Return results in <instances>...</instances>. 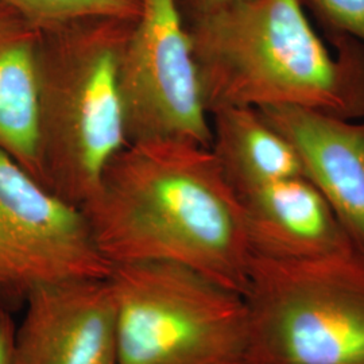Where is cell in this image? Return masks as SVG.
I'll use <instances>...</instances> for the list:
<instances>
[{
    "label": "cell",
    "instance_id": "obj_1",
    "mask_svg": "<svg viewBox=\"0 0 364 364\" xmlns=\"http://www.w3.org/2000/svg\"><path fill=\"white\" fill-rule=\"evenodd\" d=\"M81 209L112 267L173 263L245 293L254 255L246 218L210 147L129 144Z\"/></svg>",
    "mask_w": 364,
    "mask_h": 364
},
{
    "label": "cell",
    "instance_id": "obj_2",
    "mask_svg": "<svg viewBox=\"0 0 364 364\" xmlns=\"http://www.w3.org/2000/svg\"><path fill=\"white\" fill-rule=\"evenodd\" d=\"M186 25L209 115L291 105L364 119V43L329 36L331 52L301 0H242Z\"/></svg>",
    "mask_w": 364,
    "mask_h": 364
},
{
    "label": "cell",
    "instance_id": "obj_3",
    "mask_svg": "<svg viewBox=\"0 0 364 364\" xmlns=\"http://www.w3.org/2000/svg\"><path fill=\"white\" fill-rule=\"evenodd\" d=\"M134 22L99 16L41 31L38 180L80 208L130 144L120 61Z\"/></svg>",
    "mask_w": 364,
    "mask_h": 364
},
{
    "label": "cell",
    "instance_id": "obj_4",
    "mask_svg": "<svg viewBox=\"0 0 364 364\" xmlns=\"http://www.w3.org/2000/svg\"><path fill=\"white\" fill-rule=\"evenodd\" d=\"M248 364H364V258L252 255Z\"/></svg>",
    "mask_w": 364,
    "mask_h": 364
},
{
    "label": "cell",
    "instance_id": "obj_5",
    "mask_svg": "<svg viewBox=\"0 0 364 364\" xmlns=\"http://www.w3.org/2000/svg\"><path fill=\"white\" fill-rule=\"evenodd\" d=\"M119 364H248L243 294L173 263L114 266Z\"/></svg>",
    "mask_w": 364,
    "mask_h": 364
},
{
    "label": "cell",
    "instance_id": "obj_6",
    "mask_svg": "<svg viewBox=\"0 0 364 364\" xmlns=\"http://www.w3.org/2000/svg\"><path fill=\"white\" fill-rule=\"evenodd\" d=\"M111 270L82 209L0 150V312L22 311L39 287Z\"/></svg>",
    "mask_w": 364,
    "mask_h": 364
},
{
    "label": "cell",
    "instance_id": "obj_7",
    "mask_svg": "<svg viewBox=\"0 0 364 364\" xmlns=\"http://www.w3.org/2000/svg\"><path fill=\"white\" fill-rule=\"evenodd\" d=\"M129 142L210 147L212 126L180 0H141L120 61Z\"/></svg>",
    "mask_w": 364,
    "mask_h": 364
},
{
    "label": "cell",
    "instance_id": "obj_8",
    "mask_svg": "<svg viewBox=\"0 0 364 364\" xmlns=\"http://www.w3.org/2000/svg\"><path fill=\"white\" fill-rule=\"evenodd\" d=\"M19 364H119L108 277L37 289L16 323Z\"/></svg>",
    "mask_w": 364,
    "mask_h": 364
},
{
    "label": "cell",
    "instance_id": "obj_9",
    "mask_svg": "<svg viewBox=\"0 0 364 364\" xmlns=\"http://www.w3.org/2000/svg\"><path fill=\"white\" fill-rule=\"evenodd\" d=\"M297 150L305 177L364 258V122L291 105L258 109Z\"/></svg>",
    "mask_w": 364,
    "mask_h": 364
},
{
    "label": "cell",
    "instance_id": "obj_10",
    "mask_svg": "<svg viewBox=\"0 0 364 364\" xmlns=\"http://www.w3.org/2000/svg\"><path fill=\"white\" fill-rule=\"evenodd\" d=\"M236 195L254 255L308 260L358 252L335 212L306 177L266 183Z\"/></svg>",
    "mask_w": 364,
    "mask_h": 364
},
{
    "label": "cell",
    "instance_id": "obj_11",
    "mask_svg": "<svg viewBox=\"0 0 364 364\" xmlns=\"http://www.w3.org/2000/svg\"><path fill=\"white\" fill-rule=\"evenodd\" d=\"M39 41L41 30L11 7L0 13V150L36 180Z\"/></svg>",
    "mask_w": 364,
    "mask_h": 364
},
{
    "label": "cell",
    "instance_id": "obj_12",
    "mask_svg": "<svg viewBox=\"0 0 364 364\" xmlns=\"http://www.w3.org/2000/svg\"><path fill=\"white\" fill-rule=\"evenodd\" d=\"M210 150L235 192L305 177L294 146L257 108L228 107L210 114Z\"/></svg>",
    "mask_w": 364,
    "mask_h": 364
},
{
    "label": "cell",
    "instance_id": "obj_13",
    "mask_svg": "<svg viewBox=\"0 0 364 364\" xmlns=\"http://www.w3.org/2000/svg\"><path fill=\"white\" fill-rule=\"evenodd\" d=\"M41 31L78 19L112 16L135 21L141 0H3Z\"/></svg>",
    "mask_w": 364,
    "mask_h": 364
},
{
    "label": "cell",
    "instance_id": "obj_14",
    "mask_svg": "<svg viewBox=\"0 0 364 364\" xmlns=\"http://www.w3.org/2000/svg\"><path fill=\"white\" fill-rule=\"evenodd\" d=\"M328 37L344 34L364 43V0H301Z\"/></svg>",
    "mask_w": 364,
    "mask_h": 364
},
{
    "label": "cell",
    "instance_id": "obj_15",
    "mask_svg": "<svg viewBox=\"0 0 364 364\" xmlns=\"http://www.w3.org/2000/svg\"><path fill=\"white\" fill-rule=\"evenodd\" d=\"M15 335L16 321L13 313L0 312V364H19Z\"/></svg>",
    "mask_w": 364,
    "mask_h": 364
},
{
    "label": "cell",
    "instance_id": "obj_16",
    "mask_svg": "<svg viewBox=\"0 0 364 364\" xmlns=\"http://www.w3.org/2000/svg\"><path fill=\"white\" fill-rule=\"evenodd\" d=\"M237 1L242 0H180V7L186 23H189Z\"/></svg>",
    "mask_w": 364,
    "mask_h": 364
},
{
    "label": "cell",
    "instance_id": "obj_17",
    "mask_svg": "<svg viewBox=\"0 0 364 364\" xmlns=\"http://www.w3.org/2000/svg\"><path fill=\"white\" fill-rule=\"evenodd\" d=\"M7 7H10V6H7V4H6L3 0H0V13H3V11L7 9Z\"/></svg>",
    "mask_w": 364,
    "mask_h": 364
}]
</instances>
